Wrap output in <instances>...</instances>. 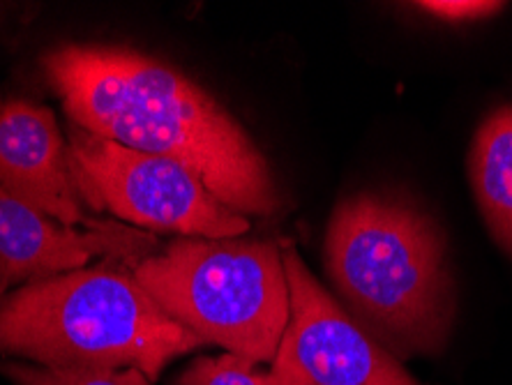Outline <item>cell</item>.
<instances>
[{
  "instance_id": "cell-1",
  "label": "cell",
  "mask_w": 512,
  "mask_h": 385,
  "mask_svg": "<svg viewBox=\"0 0 512 385\" xmlns=\"http://www.w3.org/2000/svg\"><path fill=\"white\" fill-rule=\"evenodd\" d=\"M72 125L185 164L240 215L280 208L259 148L206 90L160 60L111 44H65L42 58Z\"/></svg>"
},
{
  "instance_id": "cell-3",
  "label": "cell",
  "mask_w": 512,
  "mask_h": 385,
  "mask_svg": "<svg viewBox=\"0 0 512 385\" xmlns=\"http://www.w3.org/2000/svg\"><path fill=\"white\" fill-rule=\"evenodd\" d=\"M337 291L397 353H434L453 319L443 240L411 203L358 194L337 206L326 236Z\"/></svg>"
},
{
  "instance_id": "cell-4",
  "label": "cell",
  "mask_w": 512,
  "mask_h": 385,
  "mask_svg": "<svg viewBox=\"0 0 512 385\" xmlns=\"http://www.w3.org/2000/svg\"><path fill=\"white\" fill-rule=\"evenodd\" d=\"M137 282L201 344L268 362L289 326L282 249L268 240L178 238L132 268Z\"/></svg>"
},
{
  "instance_id": "cell-10",
  "label": "cell",
  "mask_w": 512,
  "mask_h": 385,
  "mask_svg": "<svg viewBox=\"0 0 512 385\" xmlns=\"http://www.w3.org/2000/svg\"><path fill=\"white\" fill-rule=\"evenodd\" d=\"M3 372L19 385H150L139 369H63V367H26L10 362Z\"/></svg>"
},
{
  "instance_id": "cell-11",
  "label": "cell",
  "mask_w": 512,
  "mask_h": 385,
  "mask_svg": "<svg viewBox=\"0 0 512 385\" xmlns=\"http://www.w3.org/2000/svg\"><path fill=\"white\" fill-rule=\"evenodd\" d=\"M176 385H273L270 372L259 369V362L224 353L217 358L194 360Z\"/></svg>"
},
{
  "instance_id": "cell-12",
  "label": "cell",
  "mask_w": 512,
  "mask_h": 385,
  "mask_svg": "<svg viewBox=\"0 0 512 385\" xmlns=\"http://www.w3.org/2000/svg\"><path fill=\"white\" fill-rule=\"evenodd\" d=\"M425 12H432L436 17L446 19H478L485 14H492L503 7L501 3H487V0H425L418 3Z\"/></svg>"
},
{
  "instance_id": "cell-2",
  "label": "cell",
  "mask_w": 512,
  "mask_h": 385,
  "mask_svg": "<svg viewBox=\"0 0 512 385\" xmlns=\"http://www.w3.org/2000/svg\"><path fill=\"white\" fill-rule=\"evenodd\" d=\"M199 344L132 270L109 263L30 282L0 303V351L40 367H134L157 379L173 358Z\"/></svg>"
},
{
  "instance_id": "cell-8",
  "label": "cell",
  "mask_w": 512,
  "mask_h": 385,
  "mask_svg": "<svg viewBox=\"0 0 512 385\" xmlns=\"http://www.w3.org/2000/svg\"><path fill=\"white\" fill-rule=\"evenodd\" d=\"M0 185L28 208L63 226L81 224L88 231H111L84 210L72 183L67 139L54 111L28 100L0 102Z\"/></svg>"
},
{
  "instance_id": "cell-6",
  "label": "cell",
  "mask_w": 512,
  "mask_h": 385,
  "mask_svg": "<svg viewBox=\"0 0 512 385\" xmlns=\"http://www.w3.org/2000/svg\"><path fill=\"white\" fill-rule=\"evenodd\" d=\"M291 316L273 358V385H418L330 298L296 247L282 249Z\"/></svg>"
},
{
  "instance_id": "cell-5",
  "label": "cell",
  "mask_w": 512,
  "mask_h": 385,
  "mask_svg": "<svg viewBox=\"0 0 512 385\" xmlns=\"http://www.w3.org/2000/svg\"><path fill=\"white\" fill-rule=\"evenodd\" d=\"M67 160L81 203L148 233L220 240L250 229L245 215L224 206L171 157L120 146L70 123Z\"/></svg>"
},
{
  "instance_id": "cell-7",
  "label": "cell",
  "mask_w": 512,
  "mask_h": 385,
  "mask_svg": "<svg viewBox=\"0 0 512 385\" xmlns=\"http://www.w3.org/2000/svg\"><path fill=\"white\" fill-rule=\"evenodd\" d=\"M160 247L155 233L127 229L77 231L28 208L0 185V293L21 282H40L81 270L90 259L127 261L134 268Z\"/></svg>"
},
{
  "instance_id": "cell-9",
  "label": "cell",
  "mask_w": 512,
  "mask_h": 385,
  "mask_svg": "<svg viewBox=\"0 0 512 385\" xmlns=\"http://www.w3.org/2000/svg\"><path fill=\"white\" fill-rule=\"evenodd\" d=\"M471 183L494 240L512 256V107L494 111L478 130Z\"/></svg>"
}]
</instances>
